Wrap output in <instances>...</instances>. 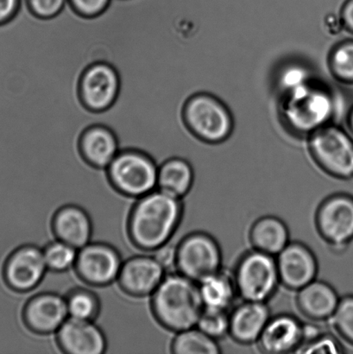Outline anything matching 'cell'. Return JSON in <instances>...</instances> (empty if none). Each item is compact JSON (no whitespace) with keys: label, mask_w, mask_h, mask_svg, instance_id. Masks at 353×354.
<instances>
[{"label":"cell","mask_w":353,"mask_h":354,"mask_svg":"<svg viewBox=\"0 0 353 354\" xmlns=\"http://www.w3.org/2000/svg\"><path fill=\"white\" fill-rule=\"evenodd\" d=\"M311 156L327 174L347 180L353 177V140L343 129L327 124L310 134Z\"/></svg>","instance_id":"obj_7"},{"label":"cell","mask_w":353,"mask_h":354,"mask_svg":"<svg viewBox=\"0 0 353 354\" xmlns=\"http://www.w3.org/2000/svg\"><path fill=\"white\" fill-rule=\"evenodd\" d=\"M347 124L349 128H350V130L352 133H353V106L352 107L351 110L349 111L347 113Z\"/></svg>","instance_id":"obj_38"},{"label":"cell","mask_w":353,"mask_h":354,"mask_svg":"<svg viewBox=\"0 0 353 354\" xmlns=\"http://www.w3.org/2000/svg\"><path fill=\"white\" fill-rule=\"evenodd\" d=\"M48 270L44 249L26 245L15 250L7 259L3 279L16 292H29L39 286Z\"/></svg>","instance_id":"obj_11"},{"label":"cell","mask_w":353,"mask_h":354,"mask_svg":"<svg viewBox=\"0 0 353 354\" xmlns=\"http://www.w3.org/2000/svg\"><path fill=\"white\" fill-rule=\"evenodd\" d=\"M44 254L48 270L54 272H64L75 267L78 249L57 239L46 245Z\"/></svg>","instance_id":"obj_28"},{"label":"cell","mask_w":353,"mask_h":354,"mask_svg":"<svg viewBox=\"0 0 353 354\" xmlns=\"http://www.w3.org/2000/svg\"><path fill=\"white\" fill-rule=\"evenodd\" d=\"M316 221L320 235L334 251H345L353 241V196L328 197L318 208Z\"/></svg>","instance_id":"obj_9"},{"label":"cell","mask_w":353,"mask_h":354,"mask_svg":"<svg viewBox=\"0 0 353 354\" xmlns=\"http://www.w3.org/2000/svg\"><path fill=\"white\" fill-rule=\"evenodd\" d=\"M183 119L190 133L200 141L221 143L233 129V116L223 102L207 93L196 92L187 100Z\"/></svg>","instance_id":"obj_4"},{"label":"cell","mask_w":353,"mask_h":354,"mask_svg":"<svg viewBox=\"0 0 353 354\" xmlns=\"http://www.w3.org/2000/svg\"><path fill=\"white\" fill-rule=\"evenodd\" d=\"M276 259L280 283L289 290L298 291L316 279V256L300 243H289Z\"/></svg>","instance_id":"obj_15"},{"label":"cell","mask_w":353,"mask_h":354,"mask_svg":"<svg viewBox=\"0 0 353 354\" xmlns=\"http://www.w3.org/2000/svg\"><path fill=\"white\" fill-rule=\"evenodd\" d=\"M341 23L349 32L353 34V0H347L342 7Z\"/></svg>","instance_id":"obj_37"},{"label":"cell","mask_w":353,"mask_h":354,"mask_svg":"<svg viewBox=\"0 0 353 354\" xmlns=\"http://www.w3.org/2000/svg\"><path fill=\"white\" fill-rule=\"evenodd\" d=\"M82 154L93 168L106 169L119 154V143L112 131L105 127L88 128L81 140Z\"/></svg>","instance_id":"obj_21"},{"label":"cell","mask_w":353,"mask_h":354,"mask_svg":"<svg viewBox=\"0 0 353 354\" xmlns=\"http://www.w3.org/2000/svg\"><path fill=\"white\" fill-rule=\"evenodd\" d=\"M151 296L152 313L162 327L175 333L196 327L204 305L195 281L169 274Z\"/></svg>","instance_id":"obj_2"},{"label":"cell","mask_w":353,"mask_h":354,"mask_svg":"<svg viewBox=\"0 0 353 354\" xmlns=\"http://www.w3.org/2000/svg\"><path fill=\"white\" fill-rule=\"evenodd\" d=\"M22 317L26 328L34 334H57L69 317L66 297L52 292L37 294L27 301Z\"/></svg>","instance_id":"obj_12"},{"label":"cell","mask_w":353,"mask_h":354,"mask_svg":"<svg viewBox=\"0 0 353 354\" xmlns=\"http://www.w3.org/2000/svg\"><path fill=\"white\" fill-rule=\"evenodd\" d=\"M204 308L228 311L238 294L234 277L220 270L198 283Z\"/></svg>","instance_id":"obj_22"},{"label":"cell","mask_w":353,"mask_h":354,"mask_svg":"<svg viewBox=\"0 0 353 354\" xmlns=\"http://www.w3.org/2000/svg\"><path fill=\"white\" fill-rule=\"evenodd\" d=\"M340 301L330 284L316 280L299 290L296 298L299 310L314 322L331 320Z\"/></svg>","instance_id":"obj_20"},{"label":"cell","mask_w":353,"mask_h":354,"mask_svg":"<svg viewBox=\"0 0 353 354\" xmlns=\"http://www.w3.org/2000/svg\"><path fill=\"white\" fill-rule=\"evenodd\" d=\"M311 81L309 71L300 65H289L279 76V86L286 93Z\"/></svg>","instance_id":"obj_32"},{"label":"cell","mask_w":353,"mask_h":354,"mask_svg":"<svg viewBox=\"0 0 353 354\" xmlns=\"http://www.w3.org/2000/svg\"><path fill=\"white\" fill-rule=\"evenodd\" d=\"M304 341V325L298 319L281 315L269 319L258 343L262 352L283 354L296 352Z\"/></svg>","instance_id":"obj_17"},{"label":"cell","mask_w":353,"mask_h":354,"mask_svg":"<svg viewBox=\"0 0 353 354\" xmlns=\"http://www.w3.org/2000/svg\"><path fill=\"white\" fill-rule=\"evenodd\" d=\"M19 0H0V24H5L15 15Z\"/></svg>","instance_id":"obj_36"},{"label":"cell","mask_w":353,"mask_h":354,"mask_svg":"<svg viewBox=\"0 0 353 354\" xmlns=\"http://www.w3.org/2000/svg\"><path fill=\"white\" fill-rule=\"evenodd\" d=\"M57 343L67 354H102L107 348L106 335L93 321L72 317L57 332Z\"/></svg>","instance_id":"obj_16"},{"label":"cell","mask_w":353,"mask_h":354,"mask_svg":"<svg viewBox=\"0 0 353 354\" xmlns=\"http://www.w3.org/2000/svg\"><path fill=\"white\" fill-rule=\"evenodd\" d=\"M196 327L209 337L219 341L229 335L230 314L228 311L204 308Z\"/></svg>","instance_id":"obj_29"},{"label":"cell","mask_w":353,"mask_h":354,"mask_svg":"<svg viewBox=\"0 0 353 354\" xmlns=\"http://www.w3.org/2000/svg\"><path fill=\"white\" fill-rule=\"evenodd\" d=\"M331 320L341 337L353 346V295L341 298Z\"/></svg>","instance_id":"obj_30"},{"label":"cell","mask_w":353,"mask_h":354,"mask_svg":"<svg viewBox=\"0 0 353 354\" xmlns=\"http://www.w3.org/2000/svg\"><path fill=\"white\" fill-rule=\"evenodd\" d=\"M233 277L238 294L244 301L260 303L274 295L280 283L275 257L255 249L242 257Z\"/></svg>","instance_id":"obj_6"},{"label":"cell","mask_w":353,"mask_h":354,"mask_svg":"<svg viewBox=\"0 0 353 354\" xmlns=\"http://www.w3.org/2000/svg\"><path fill=\"white\" fill-rule=\"evenodd\" d=\"M28 2L36 15L47 19L60 12L67 0H28Z\"/></svg>","instance_id":"obj_33"},{"label":"cell","mask_w":353,"mask_h":354,"mask_svg":"<svg viewBox=\"0 0 353 354\" xmlns=\"http://www.w3.org/2000/svg\"><path fill=\"white\" fill-rule=\"evenodd\" d=\"M330 71L338 81L353 84V40L338 44L330 55Z\"/></svg>","instance_id":"obj_27"},{"label":"cell","mask_w":353,"mask_h":354,"mask_svg":"<svg viewBox=\"0 0 353 354\" xmlns=\"http://www.w3.org/2000/svg\"><path fill=\"white\" fill-rule=\"evenodd\" d=\"M51 227L58 241L76 249L82 248L91 241V218L82 207L76 205H65L59 208L52 218Z\"/></svg>","instance_id":"obj_18"},{"label":"cell","mask_w":353,"mask_h":354,"mask_svg":"<svg viewBox=\"0 0 353 354\" xmlns=\"http://www.w3.org/2000/svg\"><path fill=\"white\" fill-rule=\"evenodd\" d=\"M271 318L266 303L245 301L230 314L229 335L241 344L258 342Z\"/></svg>","instance_id":"obj_19"},{"label":"cell","mask_w":353,"mask_h":354,"mask_svg":"<svg viewBox=\"0 0 353 354\" xmlns=\"http://www.w3.org/2000/svg\"><path fill=\"white\" fill-rule=\"evenodd\" d=\"M181 199L160 189L138 198L128 220L131 243L144 252H155L168 244L181 222Z\"/></svg>","instance_id":"obj_1"},{"label":"cell","mask_w":353,"mask_h":354,"mask_svg":"<svg viewBox=\"0 0 353 354\" xmlns=\"http://www.w3.org/2000/svg\"><path fill=\"white\" fill-rule=\"evenodd\" d=\"M343 346L334 336L320 335L317 337L304 342L296 353H341Z\"/></svg>","instance_id":"obj_31"},{"label":"cell","mask_w":353,"mask_h":354,"mask_svg":"<svg viewBox=\"0 0 353 354\" xmlns=\"http://www.w3.org/2000/svg\"><path fill=\"white\" fill-rule=\"evenodd\" d=\"M69 317L95 321L99 314L100 301L93 291L82 288L75 289L66 297Z\"/></svg>","instance_id":"obj_26"},{"label":"cell","mask_w":353,"mask_h":354,"mask_svg":"<svg viewBox=\"0 0 353 354\" xmlns=\"http://www.w3.org/2000/svg\"><path fill=\"white\" fill-rule=\"evenodd\" d=\"M74 8L82 15L93 17L102 13L110 0H69Z\"/></svg>","instance_id":"obj_34"},{"label":"cell","mask_w":353,"mask_h":354,"mask_svg":"<svg viewBox=\"0 0 353 354\" xmlns=\"http://www.w3.org/2000/svg\"><path fill=\"white\" fill-rule=\"evenodd\" d=\"M250 239L255 250L278 256L289 243L288 227L278 218L262 217L252 225Z\"/></svg>","instance_id":"obj_23"},{"label":"cell","mask_w":353,"mask_h":354,"mask_svg":"<svg viewBox=\"0 0 353 354\" xmlns=\"http://www.w3.org/2000/svg\"><path fill=\"white\" fill-rule=\"evenodd\" d=\"M193 180L195 172L187 158H169L159 166L158 189L180 199L189 193Z\"/></svg>","instance_id":"obj_24"},{"label":"cell","mask_w":353,"mask_h":354,"mask_svg":"<svg viewBox=\"0 0 353 354\" xmlns=\"http://www.w3.org/2000/svg\"><path fill=\"white\" fill-rule=\"evenodd\" d=\"M175 354H218L220 353L216 339L209 337L198 328L178 333L171 344Z\"/></svg>","instance_id":"obj_25"},{"label":"cell","mask_w":353,"mask_h":354,"mask_svg":"<svg viewBox=\"0 0 353 354\" xmlns=\"http://www.w3.org/2000/svg\"><path fill=\"white\" fill-rule=\"evenodd\" d=\"M222 255L219 245L210 235L195 232L186 236L175 250V267L178 273L200 283L219 272Z\"/></svg>","instance_id":"obj_8"},{"label":"cell","mask_w":353,"mask_h":354,"mask_svg":"<svg viewBox=\"0 0 353 354\" xmlns=\"http://www.w3.org/2000/svg\"><path fill=\"white\" fill-rule=\"evenodd\" d=\"M165 272L155 256H135L123 262L117 281L124 293L145 297L151 296L160 286Z\"/></svg>","instance_id":"obj_13"},{"label":"cell","mask_w":353,"mask_h":354,"mask_svg":"<svg viewBox=\"0 0 353 354\" xmlns=\"http://www.w3.org/2000/svg\"><path fill=\"white\" fill-rule=\"evenodd\" d=\"M158 165L144 152L120 151L106 169V178L117 192L140 198L158 187Z\"/></svg>","instance_id":"obj_5"},{"label":"cell","mask_w":353,"mask_h":354,"mask_svg":"<svg viewBox=\"0 0 353 354\" xmlns=\"http://www.w3.org/2000/svg\"><path fill=\"white\" fill-rule=\"evenodd\" d=\"M122 263L119 252L112 245L90 242L78 250L75 269L82 282L104 287L117 279Z\"/></svg>","instance_id":"obj_10"},{"label":"cell","mask_w":353,"mask_h":354,"mask_svg":"<svg viewBox=\"0 0 353 354\" xmlns=\"http://www.w3.org/2000/svg\"><path fill=\"white\" fill-rule=\"evenodd\" d=\"M175 250L176 248L168 244L162 246L155 251V259L161 263L165 270L171 268V266H175Z\"/></svg>","instance_id":"obj_35"},{"label":"cell","mask_w":353,"mask_h":354,"mask_svg":"<svg viewBox=\"0 0 353 354\" xmlns=\"http://www.w3.org/2000/svg\"><path fill=\"white\" fill-rule=\"evenodd\" d=\"M120 89V78L113 66L97 62L83 74L79 83L83 102L93 111H102L112 105Z\"/></svg>","instance_id":"obj_14"},{"label":"cell","mask_w":353,"mask_h":354,"mask_svg":"<svg viewBox=\"0 0 353 354\" xmlns=\"http://www.w3.org/2000/svg\"><path fill=\"white\" fill-rule=\"evenodd\" d=\"M285 95L283 119L296 133L312 134L330 124L336 113V99L332 92L312 81Z\"/></svg>","instance_id":"obj_3"}]
</instances>
